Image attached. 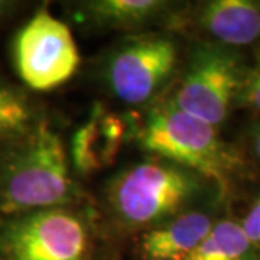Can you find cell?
Instances as JSON below:
<instances>
[{"mask_svg":"<svg viewBox=\"0 0 260 260\" xmlns=\"http://www.w3.org/2000/svg\"><path fill=\"white\" fill-rule=\"evenodd\" d=\"M95 200L112 232L127 246L136 234L223 197L201 174L172 160L145 155L113 174Z\"/></svg>","mask_w":260,"mask_h":260,"instance_id":"obj_1","label":"cell"},{"mask_svg":"<svg viewBox=\"0 0 260 260\" xmlns=\"http://www.w3.org/2000/svg\"><path fill=\"white\" fill-rule=\"evenodd\" d=\"M132 142L145 153L192 169L214 182L230 204L254 178V164L244 149L224 139L220 129L178 110L167 95L135 112Z\"/></svg>","mask_w":260,"mask_h":260,"instance_id":"obj_2","label":"cell"},{"mask_svg":"<svg viewBox=\"0 0 260 260\" xmlns=\"http://www.w3.org/2000/svg\"><path fill=\"white\" fill-rule=\"evenodd\" d=\"M94 200L49 113L29 133L0 143V218Z\"/></svg>","mask_w":260,"mask_h":260,"instance_id":"obj_3","label":"cell"},{"mask_svg":"<svg viewBox=\"0 0 260 260\" xmlns=\"http://www.w3.org/2000/svg\"><path fill=\"white\" fill-rule=\"evenodd\" d=\"M97 200L0 218V260H127Z\"/></svg>","mask_w":260,"mask_h":260,"instance_id":"obj_4","label":"cell"},{"mask_svg":"<svg viewBox=\"0 0 260 260\" xmlns=\"http://www.w3.org/2000/svg\"><path fill=\"white\" fill-rule=\"evenodd\" d=\"M186 47L188 39L171 30L121 35L94 64V77L114 102L140 113L171 91Z\"/></svg>","mask_w":260,"mask_h":260,"instance_id":"obj_5","label":"cell"},{"mask_svg":"<svg viewBox=\"0 0 260 260\" xmlns=\"http://www.w3.org/2000/svg\"><path fill=\"white\" fill-rule=\"evenodd\" d=\"M249 65L243 51L188 41L182 70L167 99L178 110L221 129L239 107Z\"/></svg>","mask_w":260,"mask_h":260,"instance_id":"obj_6","label":"cell"},{"mask_svg":"<svg viewBox=\"0 0 260 260\" xmlns=\"http://www.w3.org/2000/svg\"><path fill=\"white\" fill-rule=\"evenodd\" d=\"M10 56L20 84L34 94L62 87L81 67L71 26L56 18L48 3L35 8L16 30Z\"/></svg>","mask_w":260,"mask_h":260,"instance_id":"obj_7","label":"cell"},{"mask_svg":"<svg viewBox=\"0 0 260 260\" xmlns=\"http://www.w3.org/2000/svg\"><path fill=\"white\" fill-rule=\"evenodd\" d=\"M185 2L174 0H78L64 2L70 26L83 32L133 35L150 30L175 32Z\"/></svg>","mask_w":260,"mask_h":260,"instance_id":"obj_8","label":"cell"},{"mask_svg":"<svg viewBox=\"0 0 260 260\" xmlns=\"http://www.w3.org/2000/svg\"><path fill=\"white\" fill-rule=\"evenodd\" d=\"M175 32L237 51L260 47V0L185 2Z\"/></svg>","mask_w":260,"mask_h":260,"instance_id":"obj_9","label":"cell"},{"mask_svg":"<svg viewBox=\"0 0 260 260\" xmlns=\"http://www.w3.org/2000/svg\"><path fill=\"white\" fill-rule=\"evenodd\" d=\"M133 129L135 112L121 113L100 100L94 102L68 146L75 177H93L114 165L123 148L132 142Z\"/></svg>","mask_w":260,"mask_h":260,"instance_id":"obj_10","label":"cell"},{"mask_svg":"<svg viewBox=\"0 0 260 260\" xmlns=\"http://www.w3.org/2000/svg\"><path fill=\"white\" fill-rule=\"evenodd\" d=\"M227 207L223 200H213L136 234L127 243L129 260L185 259L211 232Z\"/></svg>","mask_w":260,"mask_h":260,"instance_id":"obj_11","label":"cell"},{"mask_svg":"<svg viewBox=\"0 0 260 260\" xmlns=\"http://www.w3.org/2000/svg\"><path fill=\"white\" fill-rule=\"evenodd\" d=\"M47 114L37 94L0 75V143L29 133Z\"/></svg>","mask_w":260,"mask_h":260,"instance_id":"obj_12","label":"cell"},{"mask_svg":"<svg viewBox=\"0 0 260 260\" xmlns=\"http://www.w3.org/2000/svg\"><path fill=\"white\" fill-rule=\"evenodd\" d=\"M182 260H260L239 220L223 214L203 242Z\"/></svg>","mask_w":260,"mask_h":260,"instance_id":"obj_13","label":"cell"},{"mask_svg":"<svg viewBox=\"0 0 260 260\" xmlns=\"http://www.w3.org/2000/svg\"><path fill=\"white\" fill-rule=\"evenodd\" d=\"M237 109H249L260 119V47L253 51V59L249 65Z\"/></svg>","mask_w":260,"mask_h":260,"instance_id":"obj_14","label":"cell"},{"mask_svg":"<svg viewBox=\"0 0 260 260\" xmlns=\"http://www.w3.org/2000/svg\"><path fill=\"white\" fill-rule=\"evenodd\" d=\"M239 220L243 233L260 253V192L254 195Z\"/></svg>","mask_w":260,"mask_h":260,"instance_id":"obj_15","label":"cell"},{"mask_svg":"<svg viewBox=\"0 0 260 260\" xmlns=\"http://www.w3.org/2000/svg\"><path fill=\"white\" fill-rule=\"evenodd\" d=\"M246 148L244 152L254 164V167H260V119L254 120L247 127L246 133Z\"/></svg>","mask_w":260,"mask_h":260,"instance_id":"obj_16","label":"cell"},{"mask_svg":"<svg viewBox=\"0 0 260 260\" xmlns=\"http://www.w3.org/2000/svg\"><path fill=\"white\" fill-rule=\"evenodd\" d=\"M28 8V3L18 0H0V28L6 26L9 22Z\"/></svg>","mask_w":260,"mask_h":260,"instance_id":"obj_17","label":"cell"}]
</instances>
